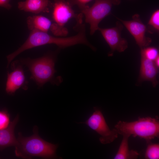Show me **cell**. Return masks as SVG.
I'll return each instance as SVG.
<instances>
[{"label":"cell","instance_id":"11","mask_svg":"<svg viewBox=\"0 0 159 159\" xmlns=\"http://www.w3.org/2000/svg\"><path fill=\"white\" fill-rule=\"evenodd\" d=\"M158 68L154 61L147 58L141 54L139 81H150L153 87H155L158 84L156 78L158 73Z\"/></svg>","mask_w":159,"mask_h":159},{"label":"cell","instance_id":"7","mask_svg":"<svg viewBox=\"0 0 159 159\" xmlns=\"http://www.w3.org/2000/svg\"><path fill=\"white\" fill-rule=\"evenodd\" d=\"M95 111L84 123L96 132L100 137L99 140L102 144H109L118 138V134L114 128L111 130L107 125L101 111L94 107Z\"/></svg>","mask_w":159,"mask_h":159},{"label":"cell","instance_id":"22","mask_svg":"<svg viewBox=\"0 0 159 159\" xmlns=\"http://www.w3.org/2000/svg\"><path fill=\"white\" fill-rule=\"evenodd\" d=\"M154 61L156 65L158 68L159 66V57H158Z\"/></svg>","mask_w":159,"mask_h":159},{"label":"cell","instance_id":"13","mask_svg":"<svg viewBox=\"0 0 159 159\" xmlns=\"http://www.w3.org/2000/svg\"><path fill=\"white\" fill-rule=\"evenodd\" d=\"M18 119L17 116L6 128L0 130V149L14 146L18 144L17 139L14 135V130Z\"/></svg>","mask_w":159,"mask_h":159},{"label":"cell","instance_id":"12","mask_svg":"<svg viewBox=\"0 0 159 159\" xmlns=\"http://www.w3.org/2000/svg\"><path fill=\"white\" fill-rule=\"evenodd\" d=\"M49 0H26L18 3V8L21 11L35 14L48 13L52 5Z\"/></svg>","mask_w":159,"mask_h":159},{"label":"cell","instance_id":"1","mask_svg":"<svg viewBox=\"0 0 159 159\" xmlns=\"http://www.w3.org/2000/svg\"><path fill=\"white\" fill-rule=\"evenodd\" d=\"M78 33L68 37H54L47 33L38 31H31L25 42L18 49L7 57L8 65L17 56L24 51L34 47L47 44H54L61 49L82 44L87 46L92 49L94 47L88 41L85 34L84 24L79 27Z\"/></svg>","mask_w":159,"mask_h":159},{"label":"cell","instance_id":"15","mask_svg":"<svg viewBox=\"0 0 159 159\" xmlns=\"http://www.w3.org/2000/svg\"><path fill=\"white\" fill-rule=\"evenodd\" d=\"M123 138L117 152L114 158V159H136L139 153L135 150H130L128 146L129 136L122 135Z\"/></svg>","mask_w":159,"mask_h":159},{"label":"cell","instance_id":"16","mask_svg":"<svg viewBox=\"0 0 159 159\" xmlns=\"http://www.w3.org/2000/svg\"><path fill=\"white\" fill-rule=\"evenodd\" d=\"M145 158L146 159H158L159 144L149 143L146 150Z\"/></svg>","mask_w":159,"mask_h":159},{"label":"cell","instance_id":"10","mask_svg":"<svg viewBox=\"0 0 159 159\" xmlns=\"http://www.w3.org/2000/svg\"><path fill=\"white\" fill-rule=\"evenodd\" d=\"M12 64V71L8 73L6 91L9 94L14 93L24 83L25 77L21 65H16L15 62Z\"/></svg>","mask_w":159,"mask_h":159},{"label":"cell","instance_id":"19","mask_svg":"<svg viewBox=\"0 0 159 159\" xmlns=\"http://www.w3.org/2000/svg\"><path fill=\"white\" fill-rule=\"evenodd\" d=\"M9 117L8 114L4 111H0V130L6 128L10 123Z\"/></svg>","mask_w":159,"mask_h":159},{"label":"cell","instance_id":"9","mask_svg":"<svg viewBox=\"0 0 159 159\" xmlns=\"http://www.w3.org/2000/svg\"><path fill=\"white\" fill-rule=\"evenodd\" d=\"M116 18L122 23L132 36L141 49L147 47L151 44V39L145 36L147 28L141 20L139 14H135L132 16V19L129 21Z\"/></svg>","mask_w":159,"mask_h":159},{"label":"cell","instance_id":"5","mask_svg":"<svg viewBox=\"0 0 159 159\" xmlns=\"http://www.w3.org/2000/svg\"><path fill=\"white\" fill-rule=\"evenodd\" d=\"M52 6L54 22L52 23L50 29L55 36H65L67 34L68 31L65 26L72 18L76 19L77 24L82 22V14H75L72 6L67 0H54Z\"/></svg>","mask_w":159,"mask_h":159},{"label":"cell","instance_id":"8","mask_svg":"<svg viewBox=\"0 0 159 159\" xmlns=\"http://www.w3.org/2000/svg\"><path fill=\"white\" fill-rule=\"evenodd\" d=\"M123 25L117 21L115 26L111 28H102L99 27L98 30L102 34L103 38L109 45L111 51L109 56L112 55L115 51L122 52L127 48V40L121 37V32L123 28Z\"/></svg>","mask_w":159,"mask_h":159},{"label":"cell","instance_id":"3","mask_svg":"<svg viewBox=\"0 0 159 159\" xmlns=\"http://www.w3.org/2000/svg\"><path fill=\"white\" fill-rule=\"evenodd\" d=\"M118 134L132 135L144 139L147 143L159 137V121L158 118L150 117H139L137 120L131 122L119 121L115 125Z\"/></svg>","mask_w":159,"mask_h":159},{"label":"cell","instance_id":"18","mask_svg":"<svg viewBox=\"0 0 159 159\" xmlns=\"http://www.w3.org/2000/svg\"><path fill=\"white\" fill-rule=\"evenodd\" d=\"M148 24L155 30H159V10L155 11L152 14L148 23Z\"/></svg>","mask_w":159,"mask_h":159},{"label":"cell","instance_id":"6","mask_svg":"<svg viewBox=\"0 0 159 159\" xmlns=\"http://www.w3.org/2000/svg\"><path fill=\"white\" fill-rule=\"evenodd\" d=\"M120 2L121 0H95L91 7L88 6L80 10L85 22L90 25V35L98 30L99 23L110 14L112 6L118 5Z\"/></svg>","mask_w":159,"mask_h":159},{"label":"cell","instance_id":"17","mask_svg":"<svg viewBox=\"0 0 159 159\" xmlns=\"http://www.w3.org/2000/svg\"><path fill=\"white\" fill-rule=\"evenodd\" d=\"M140 54L147 58L153 61L159 57L158 50L154 47H146L141 49Z\"/></svg>","mask_w":159,"mask_h":159},{"label":"cell","instance_id":"2","mask_svg":"<svg viewBox=\"0 0 159 159\" xmlns=\"http://www.w3.org/2000/svg\"><path fill=\"white\" fill-rule=\"evenodd\" d=\"M34 134L28 137H24L19 133L18 144L15 147L16 156L23 158L37 156L44 158H56L57 145L49 143L39 135L37 127L34 130Z\"/></svg>","mask_w":159,"mask_h":159},{"label":"cell","instance_id":"4","mask_svg":"<svg viewBox=\"0 0 159 159\" xmlns=\"http://www.w3.org/2000/svg\"><path fill=\"white\" fill-rule=\"evenodd\" d=\"M55 57L52 54H47L39 58L22 59V64L26 65L31 74V78L39 87L43 86L48 82H52L56 72L54 69Z\"/></svg>","mask_w":159,"mask_h":159},{"label":"cell","instance_id":"14","mask_svg":"<svg viewBox=\"0 0 159 159\" xmlns=\"http://www.w3.org/2000/svg\"><path fill=\"white\" fill-rule=\"evenodd\" d=\"M26 23L31 31H38L47 33L50 29L52 22L47 18L41 15L28 16Z\"/></svg>","mask_w":159,"mask_h":159},{"label":"cell","instance_id":"21","mask_svg":"<svg viewBox=\"0 0 159 159\" xmlns=\"http://www.w3.org/2000/svg\"><path fill=\"white\" fill-rule=\"evenodd\" d=\"M10 0H0V6L4 7L8 9H10L11 5L10 4Z\"/></svg>","mask_w":159,"mask_h":159},{"label":"cell","instance_id":"20","mask_svg":"<svg viewBox=\"0 0 159 159\" xmlns=\"http://www.w3.org/2000/svg\"><path fill=\"white\" fill-rule=\"evenodd\" d=\"M92 0H67L72 6L77 5L80 10L87 6V4Z\"/></svg>","mask_w":159,"mask_h":159}]
</instances>
